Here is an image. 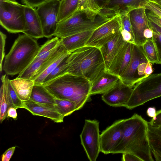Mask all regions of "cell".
I'll return each mask as SVG.
<instances>
[{"instance_id":"obj_15","label":"cell","mask_w":161,"mask_h":161,"mask_svg":"<svg viewBox=\"0 0 161 161\" xmlns=\"http://www.w3.org/2000/svg\"><path fill=\"white\" fill-rule=\"evenodd\" d=\"M70 54L61 44L57 51L45 61L33 77L32 80L34 81V85H42L48 75Z\"/></svg>"},{"instance_id":"obj_36","label":"cell","mask_w":161,"mask_h":161,"mask_svg":"<svg viewBox=\"0 0 161 161\" xmlns=\"http://www.w3.org/2000/svg\"><path fill=\"white\" fill-rule=\"evenodd\" d=\"M8 88L9 95L13 104L14 107L16 109L24 108V105L23 102L18 97L12 87L9 79L8 81Z\"/></svg>"},{"instance_id":"obj_11","label":"cell","mask_w":161,"mask_h":161,"mask_svg":"<svg viewBox=\"0 0 161 161\" xmlns=\"http://www.w3.org/2000/svg\"><path fill=\"white\" fill-rule=\"evenodd\" d=\"M149 62L141 45L133 44L131 58L123 73L119 77L125 85L132 87L140 81L137 74L139 65L143 62Z\"/></svg>"},{"instance_id":"obj_1","label":"cell","mask_w":161,"mask_h":161,"mask_svg":"<svg viewBox=\"0 0 161 161\" xmlns=\"http://www.w3.org/2000/svg\"><path fill=\"white\" fill-rule=\"evenodd\" d=\"M148 122L134 114L124 119L122 134L119 143L111 153H129L142 161H153L147 137Z\"/></svg>"},{"instance_id":"obj_23","label":"cell","mask_w":161,"mask_h":161,"mask_svg":"<svg viewBox=\"0 0 161 161\" xmlns=\"http://www.w3.org/2000/svg\"><path fill=\"white\" fill-rule=\"evenodd\" d=\"M9 79L6 74L3 75L1 77L2 84L0 89L1 123L7 118V111L9 108L14 107L8 90V81Z\"/></svg>"},{"instance_id":"obj_40","label":"cell","mask_w":161,"mask_h":161,"mask_svg":"<svg viewBox=\"0 0 161 161\" xmlns=\"http://www.w3.org/2000/svg\"><path fill=\"white\" fill-rule=\"evenodd\" d=\"M148 122L151 125L154 127H158L161 125V109L157 112L156 116Z\"/></svg>"},{"instance_id":"obj_29","label":"cell","mask_w":161,"mask_h":161,"mask_svg":"<svg viewBox=\"0 0 161 161\" xmlns=\"http://www.w3.org/2000/svg\"><path fill=\"white\" fill-rule=\"evenodd\" d=\"M101 10L94 0H79L77 11L84 12L92 20L97 19L100 14Z\"/></svg>"},{"instance_id":"obj_22","label":"cell","mask_w":161,"mask_h":161,"mask_svg":"<svg viewBox=\"0 0 161 161\" xmlns=\"http://www.w3.org/2000/svg\"><path fill=\"white\" fill-rule=\"evenodd\" d=\"M10 82L19 99L22 101L29 100L34 83L31 79L16 77L10 80Z\"/></svg>"},{"instance_id":"obj_30","label":"cell","mask_w":161,"mask_h":161,"mask_svg":"<svg viewBox=\"0 0 161 161\" xmlns=\"http://www.w3.org/2000/svg\"><path fill=\"white\" fill-rule=\"evenodd\" d=\"M142 46L150 63L152 64H161L158 52L153 39L147 40Z\"/></svg>"},{"instance_id":"obj_35","label":"cell","mask_w":161,"mask_h":161,"mask_svg":"<svg viewBox=\"0 0 161 161\" xmlns=\"http://www.w3.org/2000/svg\"><path fill=\"white\" fill-rule=\"evenodd\" d=\"M60 43V39L56 36L47 41L40 46L39 50L36 57L40 56L52 50L59 45Z\"/></svg>"},{"instance_id":"obj_25","label":"cell","mask_w":161,"mask_h":161,"mask_svg":"<svg viewBox=\"0 0 161 161\" xmlns=\"http://www.w3.org/2000/svg\"><path fill=\"white\" fill-rule=\"evenodd\" d=\"M30 99L41 103L56 104V98L42 85H34Z\"/></svg>"},{"instance_id":"obj_18","label":"cell","mask_w":161,"mask_h":161,"mask_svg":"<svg viewBox=\"0 0 161 161\" xmlns=\"http://www.w3.org/2000/svg\"><path fill=\"white\" fill-rule=\"evenodd\" d=\"M26 30L24 34L36 39L44 37L41 23L35 8L25 5Z\"/></svg>"},{"instance_id":"obj_2","label":"cell","mask_w":161,"mask_h":161,"mask_svg":"<svg viewBox=\"0 0 161 161\" xmlns=\"http://www.w3.org/2000/svg\"><path fill=\"white\" fill-rule=\"evenodd\" d=\"M92 84L85 77L66 73L42 85L56 98L74 102L79 110L91 101Z\"/></svg>"},{"instance_id":"obj_5","label":"cell","mask_w":161,"mask_h":161,"mask_svg":"<svg viewBox=\"0 0 161 161\" xmlns=\"http://www.w3.org/2000/svg\"><path fill=\"white\" fill-rule=\"evenodd\" d=\"M112 19L99 14L95 20H92L84 12L77 11L69 18L58 23L54 36L62 38L81 32L94 30Z\"/></svg>"},{"instance_id":"obj_26","label":"cell","mask_w":161,"mask_h":161,"mask_svg":"<svg viewBox=\"0 0 161 161\" xmlns=\"http://www.w3.org/2000/svg\"><path fill=\"white\" fill-rule=\"evenodd\" d=\"M79 0H60L57 21L59 22L71 16L77 10Z\"/></svg>"},{"instance_id":"obj_28","label":"cell","mask_w":161,"mask_h":161,"mask_svg":"<svg viewBox=\"0 0 161 161\" xmlns=\"http://www.w3.org/2000/svg\"><path fill=\"white\" fill-rule=\"evenodd\" d=\"M150 0H111L106 7H117L119 12L123 11L130 12L141 7H145Z\"/></svg>"},{"instance_id":"obj_33","label":"cell","mask_w":161,"mask_h":161,"mask_svg":"<svg viewBox=\"0 0 161 161\" xmlns=\"http://www.w3.org/2000/svg\"><path fill=\"white\" fill-rule=\"evenodd\" d=\"M68 55L64 58L48 75L45 79L42 85L46 84L53 79L66 73L67 68V59Z\"/></svg>"},{"instance_id":"obj_9","label":"cell","mask_w":161,"mask_h":161,"mask_svg":"<svg viewBox=\"0 0 161 161\" xmlns=\"http://www.w3.org/2000/svg\"><path fill=\"white\" fill-rule=\"evenodd\" d=\"M60 0H48L36 9L40 18L44 37L54 36L57 29Z\"/></svg>"},{"instance_id":"obj_32","label":"cell","mask_w":161,"mask_h":161,"mask_svg":"<svg viewBox=\"0 0 161 161\" xmlns=\"http://www.w3.org/2000/svg\"><path fill=\"white\" fill-rule=\"evenodd\" d=\"M48 58L45 60L33 61L25 69L18 74L17 77L32 80L38 70Z\"/></svg>"},{"instance_id":"obj_31","label":"cell","mask_w":161,"mask_h":161,"mask_svg":"<svg viewBox=\"0 0 161 161\" xmlns=\"http://www.w3.org/2000/svg\"><path fill=\"white\" fill-rule=\"evenodd\" d=\"M55 108L64 117L78 110L75 103L71 101L56 98Z\"/></svg>"},{"instance_id":"obj_19","label":"cell","mask_w":161,"mask_h":161,"mask_svg":"<svg viewBox=\"0 0 161 161\" xmlns=\"http://www.w3.org/2000/svg\"><path fill=\"white\" fill-rule=\"evenodd\" d=\"M119 79L118 76L105 71L92 83L90 95L103 94L107 92L116 85Z\"/></svg>"},{"instance_id":"obj_39","label":"cell","mask_w":161,"mask_h":161,"mask_svg":"<svg viewBox=\"0 0 161 161\" xmlns=\"http://www.w3.org/2000/svg\"><path fill=\"white\" fill-rule=\"evenodd\" d=\"M48 0H22V2L25 5L35 8Z\"/></svg>"},{"instance_id":"obj_38","label":"cell","mask_w":161,"mask_h":161,"mask_svg":"<svg viewBox=\"0 0 161 161\" xmlns=\"http://www.w3.org/2000/svg\"><path fill=\"white\" fill-rule=\"evenodd\" d=\"M145 7L146 10L151 11L161 18V8L150 0L146 4Z\"/></svg>"},{"instance_id":"obj_47","label":"cell","mask_w":161,"mask_h":161,"mask_svg":"<svg viewBox=\"0 0 161 161\" xmlns=\"http://www.w3.org/2000/svg\"><path fill=\"white\" fill-rule=\"evenodd\" d=\"M156 108L154 107H149L147 109L146 113L147 116L152 118L155 117L156 114Z\"/></svg>"},{"instance_id":"obj_46","label":"cell","mask_w":161,"mask_h":161,"mask_svg":"<svg viewBox=\"0 0 161 161\" xmlns=\"http://www.w3.org/2000/svg\"><path fill=\"white\" fill-rule=\"evenodd\" d=\"M152 64L149 62L147 63L144 72V74L146 77H147L151 75L153 72Z\"/></svg>"},{"instance_id":"obj_4","label":"cell","mask_w":161,"mask_h":161,"mask_svg":"<svg viewBox=\"0 0 161 161\" xmlns=\"http://www.w3.org/2000/svg\"><path fill=\"white\" fill-rule=\"evenodd\" d=\"M37 39L24 34L19 35L5 57L3 70L7 75L19 74L31 63L40 48Z\"/></svg>"},{"instance_id":"obj_14","label":"cell","mask_w":161,"mask_h":161,"mask_svg":"<svg viewBox=\"0 0 161 161\" xmlns=\"http://www.w3.org/2000/svg\"><path fill=\"white\" fill-rule=\"evenodd\" d=\"M146 10L145 7H141L129 12L135 44L139 45H142L147 41L143 36V32L149 25Z\"/></svg>"},{"instance_id":"obj_34","label":"cell","mask_w":161,"mask_h":161,"mask_svg":"<svg viewBox=\"0 0 161 161\" xmlns=\"http://www.w3.org/2000/svg\"><path fill=\"white\" fill-rule=\"evenodd\" d=\"M148 24L153 31V40L157 50L161 62V28L149 19Z\"/></svg>"},{"instance_id":"obj_17","label":"cell","mask_w":161,"mask_h":161,"mask_svg":"<svg viewBox=\"0 0 161 161\" xmlns=\"http://www.w3.org/2000/svg\"><path fill=\"white\" fill-rule=\"evenodd\" d=\"M133 44L125 42L113 58L107 71L119 77L125 71L130 62Z\"/></svg>"},{"instance_id":"obj_16","label":"cell","mask_w":161,"mask_h":161,"mask_svg":"<svg viewBox=\"0 0 161 161\" xmlns=\"http://www.w3.org/2000/svg\"><path fill=\"white\" fill-rule=\"evenodd\" d=\"M24 108L34 115L48 118L54 122H63L64 117L55 108V105L42 104L34 102L31 99L22 101Z\"/></svg>"},{"instance_id":"obj_6","label":"cell","mask_w":161,"mask_h":161,"mask_svg":"<svg viewBox=\"0 0 161 161\" xmlns=\"http://www.w3.org/2000/svg\"><path fill=\"white\" fill-rule=\"evenodd\" d=\"M136 84L125 106L128 109H133L161 97V73L151 74Z\"/></svg>"},{"instance_id":"obj_13","label":"cell","mask_w":161,"mask_h":161,"mask_svg":"<svg viewBox=\"0 0 161 161\" xmlns=\"http://www.w3.org/2000/svg\"><path fill=\"white\" fill-rule=\"evenodd\" d=\"M132 89V87L125 85L119 79L114 87L103 94L102 99L110 106L125 107L130 98Z\"/></svg>"},{"instance_id":"obj_37","label":"cell","mask_w":161,"mask_h":161,"mask_svg":"<svg viewBox=\"0 0 161 161\" xmlns=\"http://www.w3.org/2000/svg\"><path fill=\"white\" fill-rule=\"evenodd\" d=\"M7 36L6 34L0 32V71L3 70V61L5 57V48Z\"/></svg>"},{"instance_id":"obj_27","label":"cell","mask_w":161,"mask_h":161,"mask_svg":"<svg viewBox=\"0 0 161 161\" xmlns=\"http://www.w3.org/2000/svg\"><path fill=\"white\" fill-rule=\"evenodd\" d=\"M119 14L121 23L120 32L124 40L126 42L135 44L129 12L123 11L120 12Z\"/></svg>"},{"instance_id":"obj_42","label":"cell","mask_w":161,"mask_h":161,"mask_svg":"<svg viewBox=\"0 0 161 161\" xmlns=\"http://www.w3.org/2000/svg\"><path fill=\"white\" fill-rule=\"evenodd\" d=\"M148 19L156 24L161 28V18L153 12L149 11L146 13Z\"/></svg>"},{"instance_id":"obj_49","label":"cell","mask_w":161,"mask_h":161,"mask_svg":"<svg viewBox=\"0 0 161 161\" xmlns=\"http://www.w3.org/2000/svg\"><path fill=\"white\" fill-rule=\"evenodd\" d=\"M161 8V0H150Z\"/></svg>"},{"instance_id":"obj_20","label":"cell","mask_w":161,"mask_h":161,"mask_svg":"<svg viewBox=\"0 0 161 161\" xmlns=\"http://www.w3.org/2000/svg\"><path fill=\"white\" fill-rule=\"evenodd\" d=\"M125 42L120 31L99 49L104 61L106 71H107L113 58Z\"/></svg>"},{"instance_id":"obj_48","label":"cell","mask_w":161,"mask_h":161,"mask_svg":"<svg viewBox=\"0 0 161 161\" xmlns=\"http://www.w3.org/2000/svg\"><path fill=\"white\" fill-rule=\"evenodd\" d=\"M111 0H94L96 3L101 8L105 7Z\"/></svg>"},{"instance_id":"obj_12","label":"cell","mask_w":161,"mask_h":161,"mask_svg":"<svg viewBox=\"0 0 161 161\" xmlns=\"http://www.w3.org/2000/svg\"><path fill=\"white\" fill-rule=\"evenodd\" d=\"M124 119L114 122L101 133L100 151L105 154L111 153L120 140L122 134Z\"/></svg>"},{"instance_id":"obj_43","label":"cell","mask_w":161,"mask_h":161,"mask_svg":"<svg viewBox=\"0 0 161 161\" xmlns=\"http://www.w3.org/2000/svg\"><path fill=\"white\" fill-rule=\"evenodd\" d=\"M122 160L123 161H142L136 156L129 153H122Z\"/></svg>"},{"instance_id":"obj_45","label":"cell","mask_w":161,"mask_h":161,"mask_svg":"<svg viewBox=\"0 0 161 161\" xmlns=\"http://www.w3.org/2000/svg\"><path fill=\"white\" fill-rule=\"evenodd\" d=\"M153 35V31L149 26L146 28L143 32V36L147 40L152 39Z\"/></svg>"},{"instance_id":"obj_50","label":"cell","mask_w":161,"mask_h":161,"mask_svg":"<svg viewBox=\"0 0 161 161\" xmlns=\"http://www.w3.org/2000/svg\"><path fill=\"white\" fill-rule=\"evenodd\" d=\"M159 127H161V125L160 126H159Z\"/></svg>"},{"instance_id":"obj_10","label":"cell","mask_w":161,"mask_h":161,"mask_svg":"<svg viewBox=\"0 0 161 161\" xmlns=\"http://www.w3.org/2000/svg\"><path fill=\"white\" fill-rule=\"evenodd\" d=\"M121 26L119 14L95 30L85 46L94 47L100 49L120 31Z\"/></svg>"},{"instance_id":"obj_21","label":"cell","mask_w":161,"mask_h":161,"mask_svg":"<svg viewBox=\"0 0 161 161\" xmlns=\"http://www.w3.org/2000/svg\"><path fill=\"white\" fill-rule=\"evenodd\" d=\"M94 30L86 31L60 38L62 45L69 53L85 46Z\"/></svg>"},{"instance_id":"obj_7","label":"cell","mask_w":161,"mask_h":161,"mask_svg":"<svg viewBox=\"0 0 161 161\" xmlns=\"http://www.w3.org/2000/svg\"><path fill=\"white\" fill-rule=\"evenodd\" d=\"M25 5L15 0H0V24L11 33H24L26 30Z\"/></svg>"},{"instance_id":"obj_3","label":"cell","mask_w":161,"mask_h":161,"mask_svg":"<svg viewBox=\"0 0 161 161\" xmlns=\"http://www.w3.org/2000/svg\"><path fill=\"white\" fill-rule=\"evenodd\" d=\"M67 61L66 73L85 77L92 83L106 71L100 49L95 47L78 48L68 55Z\"/></svg>"},{"instance_id":"obj_41","label":"cell","mask_w":161,"mask_h":161,"mask_svg":"<svg viewBox=\"0 0 161 161\" xmlns=\"http://www.w3.org/2000/svg\"><path fill=\"white\" fill-rule=\"evenodd\" d=\"M16 147L15 146L12 147L6 151L1 156L2 161H9L14 153Z\"/></svg>"},{"instance_id":"obj_8","label":"cell","mask_w":161,"mask_h":161,"mask_svg":"<svg viewBox=\"0 0 161 161\" xmlns=\"http://www.w3.org/2000/svg\"><path fill=\"white\" fill-rule=\"evenodd\" d=\"M100 136L99 122L95 119H85L80 137L81 144L90 161H96L101 152Z\"/></svg>"},{"instance_id":"obj_44","label":"cell","mask_w":161,"mask_h":161,"mask_svg":"<svg viewBox=\"0 0 161 161\" xmlns=\"http://www.w3.org/2000/svg\"><path fill=\"white\" fill-rule=\"evenodd\" d=\"M17 114L16 109L14 107L9 108L7 111V118L10 117L15 120L17 119Z\"/></svg>"},{"instance_id":"obj_24","label":"cell","mask_w":161,"mask_h":161,"mask_svg":"<svg viewBox=\"0 0 161 161\" xmlns=\"http://www.w3.org/2000/svg\"><path fill=\"white\" fill-rule=\"evenodd\" d=\"M147 137L152 154L156 161H161V127L153 126L148 122Z\"/></svg>"}]
</instances>
